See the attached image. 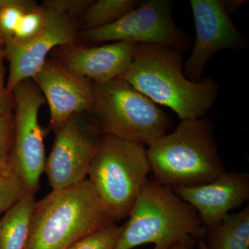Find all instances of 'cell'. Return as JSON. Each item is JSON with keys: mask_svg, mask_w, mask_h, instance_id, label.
Listing matches in <instances>:
<instances>
[{"mask_svg": "<svg viewBox=\"0 0 249 249\" xmlns=\"http://www.w3.org/2000/svg\"><path fill=\"white\" fill-rule=\"evenodd\" d=\"M121 78L152 102L170 108L181 121L204 117L219 92L211 78L198 83L187 79L181 52L154 44H137L132 63Z\"/></svg>", "mask_w": 249, "mask_h": 249, "instance_id": "1", "label": "cell"}, {"mask_svg": "<svg viewBox=\"0 0 249 249\" xmlns=\"http://www.w3.org/2000/svg\"><path fill=\"white\" fill-rule=\"evenodd\" d=\"M147 147L153 178L173 190L206 184L226 172L214 124L204 117L181 121L173 132Z\"/></svg>", "mask_w": 249, "mask_h": 249, "instance_id": "2", "label": "cell"}, {"mask_svg": "<svg viewBox=\"0 0 249 249\" xmlns=\"http://www.w3.org/2000/svg\"><path fill=\"white\" fill-rule=\"evenodd\" d=\"M124 226L114 249L146 244H153V249H169L178 242L196 244L207 234L196 210L154 178L142 187Z\"/></svg>", "mask_w": 249, "mask_h": 249, "instance_id": "3", "label": "cell"}, {"mask_svg": "<svg viewBox=\"0 0 249 249\" xmlns=\"http://www.w3.org/2000/svg\"><path fill=\"white\" fill-rule=\"evenodd\" d=\"M115 222L89 180L36 201L24 249H67L98 229Z\"/></svg>", "mask_w": 249, "mask_h": 249, "instance_id": "4", "label": "cell"}, {"mask_svg": "<svg viewBox=\"0 0 249 249\" xmlns=\"http://www.w3.org/2000/svg\"><path fill=\"white\" fill-rule=\"evenodd\" d=\"M150 172L144 145L101 134L88 179L116 222L129 217Z\"/></svg>", "mask_w": 249, "mask_h": 249, "instance_id": "5", "label": "cell"}, {"mask_svg": "<svg viewBox=\"0 0 249 249\" xmlns=\"http://www.w3.org/2000/svg\"><path fill=\"white\" fill-rule=\"evenodd\" d=\"M93 96L90 121L101 134L149 146L171 126L164 111L122 78L93 83Z\"/></svg>", "mask_w": 249, "mask_h": 249, "instance_id": "6", "label": "cell"}, {"mask_svg": "<svg viewBox=\"0 0 249 249\" xmlns=\"http://www.w3.org/2000/svg\"><path fill=\"white\" fill-rule=\"evenodd\" d=\"M14 109V138L11 155L14 176L28 192L35 195L45 172V131L39 123V111L45 98L33 79L24 80L11 91Z\"/></svg>", "mask_w": 249, "mask_h": 249, "instance_id": "7", "label": "cell"}, {"mask_svg": "<svg viewBox=\"0 0 249 249\" xmlns=\"http://www.w3.org/2000/svg\"><path fill=\"white\" fill-rule=\"evenodd\" d=\"M168 0H147L119 20L106 27L84 30L80 38L89 42H124L163 46L182 52L191 48V39L178 29Z\"/></svg>", "mask_w": 249, "mask_h": 249, "instance_id": "8", "label": "cell"}, {"mask_svg": "<svg viewBox=\"0 0 249 249\" xmlns=\"http://www.w3.org/2000/svg\"><path fill=\"white\" fill-rule=\"evenodd\" d=\"M53 130V145L44 172L52 190L83 182L88 178L101 132L83 114L72 116Z\"/></svg>", "mask_w": 249, "mask_h": 249, "instance_id": "9", "label": "cell"}, {"mask_svg": "<svg viewBox=\"0 0 249 249\" xmlns=\"http://www.w3.org/2000/svg\"><path fill=\"white\" fill-rule=\"evenodd\" d=\"M42 9L45 22L37 35L24 42L4 40L5 58L9 62L6 88L10 93L21 82L34 78L45 65L52 49L72 46L76 41V25L73 19L53 10Z\"/></svg>", "mask_w": 249, "mask_h": 249, "instance_id": "10", "label": "cell"}, {"mask_svg": "<svg viewBox=\"0 0 249 249\" xmlns=\"http://www.w3.org/2000/svg\"><path fill=\"white\" fill-rule=\"evenodd\" d=\"M190 4L196 38L183 74L190 81L198 83L213 55L224 49L243 48L246 40L231 20L222 0H191Z\"/></svg>", "mask_w": 249, "mask_h": 249, "instance_id": "11", "label": "cell"}, {"mask_svg": "<svg viewBox=\"0 0 249 249\" xmlns=\"http://www.w3.org/2000/svg\"><path fill=\"white\" fill-rule=\"evenodd\" d=\"M32 79L48 103L52 129L91 109L93 82L69 71L58 61L47 59Z\"/></svg>", "mask_w": 249, "mask_h": 249, "instance_id": "12", "label": "cell"}, {"mask_svg": "<svg viewBox=\"0 0 249 249\" xmlns=\"http://www.w3.org/2000/svg\"><path fill=\"white\" fill-rule=\"evenodd\" d=\"M173 191L196 210L208 232L218 227L231 211L249 201V175L226 171L211 182Z\"/></svg>", "mask_w": 249, "mask_h": 249, "instance_id": "13", "label": "cell"}, {"mask_svg": "<svg viewBox=\"0 0 249 249\" xmlns=\"http://www.w3.org/2000/svg\"><path fill=\"white\" fill-rule=\"evenodd\" d=\"M137 44L116 42L100 47L67 50L58 60L69 71L93 83L121 78L128 70Z\"/></svg>", "mask_w": 249, "mask_h": 249, "instance_id": "14", "label": "cell"}, {"mask_svg": "<svg viewBox=\"0 0 249 249\" xmlns=\"http://www.w3.org/2000/svg\"><path fill=\"white\" fill-rule=\"evenodd\" d=\"M36 203L35 195L27 193L0 218V249L25 248Z\"/></svg>", "mask_w": 249, "mask_h": 249, "instance_id": "15", "label": "cell"}, {"mask_svg": "<svg viewBox=\"0 0 249 249\" xmlns=\"http://www.w3.org/2000/svg\"><path fill=\"white\" fill-rule=\"evenodd\" d=\"M204 240L208 249H249V206L228 214Z\"/></svg>", "mask_w": 249, "mask_h": 249, "instance_id": "16", "label": "cell"}, {"mask_svg": "<svg viewBox=\"0 0 249 249\" xmlns=\"http://www.w3.org/2000/svg\"><path fill=\"white\" fill-rule=\"evenodd\" d=\"M135 0H98L93 1L83 14L85 30L98 29L115 22L139 4Z\"/></svg>", "mask_w": 249, "mask_h": 249, "instance_id": "17", "label": "cell"}, {"mask_svg": "<svg viewBox=\"0 0 249 249\" xmlns=\"http://www.w3.org/2000/svg\"><path fill=\"white\" fill-rule=\"evenodd\" d=\"M32 0H0V36L13 37L24 15L40 9Z\"/></svg>", "mask_w": 249, "mask_h": 249, "instance_id": "18", "label": "cell"}, {"mask_svg": "<svg viewBox=\"0 0 249 249\" xmlns=\"http://www.w3.org/2000/svg\"><path fill=\"white\" fill-rule=\"evenodd\" d=\"M116 222L98 229L77 241L67 249H114L124 230Z\"/></svg>", "mask_w": 249, "mask_h": 249, "instance_id": "19", "label": "cell"}, {"mask_svg": "<svg viewBox=\"0 0 249 249\" xmlns=\"http://www.w3.org/2000/svg\"><path fill=\"white\" fill-rule=\"evenodd\" d=\"M14 138V116H0V178L14 177L11 167Z\"/></svg>", "mask_w": 249, "mask_h": 249, "instance_id": "20", "label": "cell"}, {"mask_svg": "<svg viewBox=\"0 0 249 249\" xmlns=\"http://www.w3.org/2000/svg\"><path fill=\"white\" fill-rule=\"evenodd\" d=\"M27 193V188L16 177L0 178V216L17 204Z\"/></svg>", "mask_w": 249, "mask_h": 249, "instance_id": "21", "label": "cell"}, {"mask_svg": "<svg viewBox=\"0 0 249 249\" xmlns=\"http://www.w3.org/2000/svg\"><path fill=\"white\" fill-rule=\"evenodd\" d=\"M45 22V13L42 6L37 11L27 13L23 16L12 38L17 42H24L37 35Z\"/></svg>", "mask_w": 249, "mask_h": 249, "instance_id": "22", "label": "cell"}, {"mask_svg": "<svg viewBox=\"0 0 249 249\" xmlns=\"http://www.w3.org/2000/svg\"><path fill=\"white\" fill-rule=\"evenodd\" d=\"M92 2L91 0H46L42 1V6L73 19L82 16Z\"/></svg>", "mask_w": 249, "mask_h": 249, "instance_id": "23", "label": "cell"}, {"mask_svg": "<svg viewBox=\"0 0 249 249\" xmlns=\"http://www.w3.org/2000/svg\"><path fill=\"white\" fill-rule=\"evenodd\" d=\"M4 58V42L0 36V116L11 114L14 108L12 94L8 91L5 83Z\"/></svg>", "mask_w": 249, "mask_h": 249, "instance_id": "24", "label": "cell"}, {"mask_svg": "<svg viewBox=\"0 0 249 249\" xmlns=\"http://www.w3.org/2000/svg\"><path fill=\"white\" fill-rule=\"evenodd\" d=\"M247 1H242V0H229V1H224V7L227 11L228 15L230 16L231 14H233L242 4H245Z\"/></svg>", "mask_w": 249, "mask_h": 249, "instance_id": "25", "label": "cell"}, {"mask_svg": "<svg viewBox=\"0 0 249 249\" xmlns=\"http://www.w3.org/2000/svg\"><path fill=\"white\" fill-rule=\"evenodd\" d=\"M195 243L190 242H178L172 246L169 249H194Z\"/></svg>", "mask_w": 249, "mask_h": 249, "instance_id": "26", "label": "cell"}, {"mask_svg": "<svg viewBox=\"0 0 249 249\" xmlns=\"http://www.w3.org/2000/svg\"><path fill=\"white\" fill-rule=\"evenodd\" d=\"M198 247L199 249H208L207 246L205 243L204 239H199L197 240Z\"/></svg>", "mask_w": 249, "mask_h": 249, "instance_id": "27", "label": "cell"}, {"mask_svg": "<svg viewBox=\"0 0 249 249\" xmlns=\"http://www.w3.org/2000/svg\"><path fill=\"white\" fill-rule=\"evenodd\" d=\"M0 11H1V8H0Z\"/></svg>", "mask_w": 249, "mask_h": 249, "instance_id": "28", "label": "cell"}]
</instances>
